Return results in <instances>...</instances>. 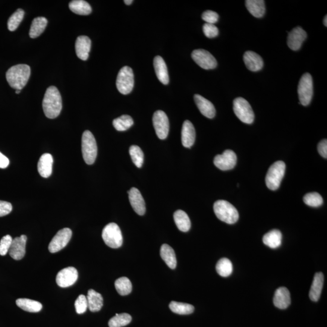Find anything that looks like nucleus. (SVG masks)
Listing matches in <instances>:
<instances>
[{
	"label": "nucleus",
	"instance_id": "obj_34",
	"mask_svg": "<svg viewBox=\"0 0 327 327\" xmlns=\"http://www.w3.org/2000/svg\"><path fill=\"white\" fill-rule=\"evenodd\" d=\"M216 270L219 275L222 277H228L232 274L233 265L230 260L227 258H222L216 266Z\"/></svg>",
	"mask_w": 327,
	"mask_h": 327
},
{
	"label": "nucleus",
	"instance_id": "obj_16",
	"mask_svg": "<svg viewBox=\"0 0 327 327\" xmlns=\"http://www.w3.org/2000/svg\"><path fill=\"white\" fill-rule=\"evenodd\" d=\"M27 236L22 235L14 238L12 242L9 253L12 258L15 260L23 259L26 254V245Z\"/></svg>",
	"mask_w": 327,
	"mask_h": 327
},
{
	"label": "nucleus",
	"instance_id": "obj_10",
	"mask_svg": "<svg viewBox=\"0 0 327 327\" xmlns=\"http://www.w3.org/2000/svg\"><path fill=\"white\" fill-rule=\"evenodd\" d=\"M191 58L197 64L204 70H214L217 67V61L211 53L206 50L197 49L193 51Z\"/></svg>",
	"mask_w": 327,
	"mask_h": 327
},
{
	"label": "nucleus",
	"instance_id": "obj_27",
	"mask_svg": "<svg viewBox=\"0 0 327 327\" xmlns=\"http://www.w3.org/2000/svg\"><path fill=\"white\" fill-rule=\"evenodd\" d=\"M86 298L88 299V308L92 312L99 311L103 307V296L94 290H89Z\"/></svg>",
	"mask_w": 327,
	"mask_h": 327
},
{
	"label": "nucleus",
	"instance_id": "obj_28",
	"mask_svg": "<svg viewBox=\"0 0 327 327\" xmlns=\"http://www.w3.org/2000/svg\"><path fill=\"white\" fill-rule=\"evenodd\" d=\"M283 236L280 230H273L266 233L263 237L264 244L269 247L275 249L280 247Z\"/></svg>",
	"mask_w": 327,
	"mask_h": 327
},
{
	"label": "nucleus",
	"instance_id": "obj_22",
	"mask_svg": "<svg viewBox=\"0 0 327 327\" xmlns=\"http://www.w3.org/2000/svg\"><path fill=\"white\" fill-rule=\"evenodd\" d=\"M274 303L276 307L286 309L291 304V297L289 290L286 287H280L275 293Z\"/></svg>",
	"mask_w": 327,
	"mask_h": 327
},
{
	"label": "nucleus",
	"instance_id": "obj_4",
	"mask_svg": "<svg viewBox=\"0 0 327 327\" xmlns=\"http://www.w3.org/2000/svg\"><path fill=\"white\" fill-rule=\"evenodd\" d=\"M286 164L281 161L275 162L269 168L266 177V184L270 190H276L280 187L286 172Z\"/></svg>",
	"mask_w": 327,
	"mask_h": 327
},
{
	"label": "nucleus",
	"instance_id": "obj_11",
	"mask_svg": "<svg viewBox=\"0 0 327 327\" xmlns=\"http://www.w3.org/2000/svg\"><path fill=\"white\" fill-rule=\"evenodd\" d=\"M153 124L159 139H166L169 133V121L166 113L162 110L155 112L153 116Z\"/></svg>",
	"mask_w": 327,
	"mask_h": 327
},
{
	"label": "nucleus",
	"instance_id": "obj_51",
	"mask_svg": "<svg viewBox=\"0 0 327 327\" xmlns=\"http://www.w3.org/2000/svg\"><path fill=\"white\" fill-rule=\"evenodd\" d=\"M20 92L21 91H20V90H16V93L17 94H19Z\"/></svg>",
	"mask_w": 327,
	"mask_h": 327
},
{
	"label": "nucleus",
	"instance_id": "obj_46",
	"mask_svg": "<svg viewBox=\"0 0 327 327\" xmlns=\"http://www.w3.org/2000/svg\"><path fill=\"white\" fill-rule=\"evenodd\" d=\"M13 211V206L10 203L0 201V217L8 215Z\"/></svg>",
	"mask_w": 327,
	"mask_h": 327
},
{
	"label": "nucleus",
	"instance_id": "obj_13",
	"mask_svg": "<svg viewBox=\"0 0 327 327\" xmlns=\"http://www.w3.org/2000/svg\"><path fill=\"white\" fill-rule=\"evenodd\" d=\"M237 157L235 153L231 150H226L223 154L216 156L214 159L215 166L221 170H229L235 167Z\"/></svg>",
	"mask_w": 327,
	"mask_h": 327
},
{
	"label": "nucleus",
	"instance_id": "obj_7",
	"mask_svg": "<svg viewBox=\"0 0 327 327\" xmlns=\"http://www.w3.org/2000/svg\"><path fill=\"white\" fill-rule=\"evenodd\" d=\"M298 92L300 103L304 106L310 104L313 95V79L310 74L303 75L300 79Z\"/></svg>",
	"mask_w": 327,
	"mask_h": 327
},
{
	"label": "nucleus",
	"instance_id": "obj_26",
	"mask_svg": "<svg viewBox=\"0 0 327 327\" xmlns=\"http://www.w3.org/2000/svg\"><path fill=\"white\" fill-rule=\"evenodd\" d=\"M245 6L252 16L256 18H261L266 13L265 2L263 0H247Z\"/></svg>",
	"mask_w": 327,
	"mask_h": 327
},
{
	"label": "nucleus",
	"instance_id": "obj_40",
	"mask_svg": "<svg viewBox=\"0 0 327 327\" xmlns=\"http://www.w3.org/2000/svg\"><path fill=\"white\" fill-rule=\"evenodd\" d=\"M129 154L134 164L138 168L142 167L144 163V154L140 147L132 146L129 149Z\"/></svg>",
	"mask_w": 327,
	"mask_h": 327
},
{
	"label": "nucleus",
	"instance_id": "obj_43",
	"mask_svg": "<svg viewBox=\"0 0 327 327\" xmlns=\"http://www.w3.org/2000/svg\"><path fill=\"white\" fill-rule=\"evenodd\" d=\"M13 240L10 235H8L3 237L0 241V255L5 256L8 253Z\"/></svg>",
	"mask_w": 327,
	"mask_h": 327
},
{
	"label": "nucleus",
	"instance_id": "obj_39",
	"mask_svg": "<svg viewBox=\"0 0 327 327\" xmlns=\"http://www.w3.org/2000/svg\"><path fill=\"white\" fill-rule=\"evenodd\" d=\"M25 11L22 10V9H19L10 18L8 22V29L10 31L13 32L16 31L18 27L20 25L21 22H22L24 16H25Z\"/></svg>",
	"mask_w": 327,
	"mask_h": 327
},
{
	"label": "nucleus",
	"instance_id": "obj_6",
	"mask_svg": "<svg viewBox=\"0 0 327 327\" xmlns=\"http://www.w3.org/2000/svg\"><path fill=\"white\" fill-rule=\"evenodd\" d=\"M102 238L105 244L110 248H118L122 244L121 231L115 223H110L104 228Z\"/></svg>",
	"mask_w": 327,
	"mask_h": 327
},
{
	"label": "nucleus",
	"instance_id": "obj_20",
	"mask_svg": "<svg viewBox=\"0 0 327 327\" xmlns=\"http://www.w3.org/2000/svg\"><path fill=\"white\" fill-rule=\"evenodd\" d=\"M91 49V40L87 36H80L76 43L77 55L83 61L89 58L90 50Z\"/></svg>",
	"mask_w": 327,
	"mask_h": 327
},
{
	"label": "nucleus",
	"instance_id": "obj_45",
	"mask_svg": "<svg viewBox=\"0 0 327 327\" xmlns=\"http://www.w3.org/2000/svg\"><path fill=\"white\" fill-rule=\"evenodd\" d=\"M202 19L205 21L206 23L212 24L217 23L219 20V16L217 13L212 11H205L202 15Z\"/></svg>",
	"mask_w": 327,
	"mask_h": 327
},
{
	"label": "nucleus",
	"instance_id": "obj_5",
	"mask_svg": "<svg viewBox=\"0 0 327 327\" xmlns=\"http://www.w3.org/2000/svg\"><path fill=\"white\" fill-rule=\"evenodd\" d=\"M82 148L85 163L88 165L94 164L97 157L98 148L97 142L91 132L86 130L83 133Z\"/></svg>",
	"mask_w": 327,
	"mask_h": 327
},
{
	"label": "nucleus",
	"instance_id": "obj_8",
	"mask_svg": "<svg viewBox=\"0 0 327 327\" xmlns=\"http://www.w3.org/2000/svg\"><path fill=\"white\" fill-rule=\"evenodd\" d=\"M233 111L238 118L245 124H250L254 119V114L248 102L239 97L233 101Z\"/></svg>",
	"mask_w": 327,
	"mask_h": 327
},
{
	"label": "nucleus",
	"instance_id": "obj_37",
	"mask_svg": "<svg viewBox=\"0 0 327 327\" xmlns=\"http://www.w3.org/2000/svg\"><path fill=\"white\" fill-rule=\"evenodd\" d=\"M134 124V120L130 116L124 115L116 118L113 121V127L116 130L122 132L127 130Z\"/></svg>",
	"mask_w": 327,
	"mask_h": 327
},
{
	"label": "nucleus",
	"instance_id": "obj_47",
	"mask_svg": "<svg viewBox=\"0 0 327 327\" xmlns=\"http://www.w3.org/2000/svg\"><path fill=\"white\" fill-rule=\"evenodd\" d=\"M318 152L324 158H327V140H323L317 146Z\"/></svg>",
	"mask_w": 327,
	"mask_h": 327
},
{
	"label": "nucleus",
	"instance_id": "obj_19",
	"mask_svg": "<svg viewBox=\"0 0 327 327\" xmlns=\"http://www.w3.org/2000/svg\"><path fill=\"white\" fill-rule=\"evenodd\" d=\"M194 100L201 113L207 118L212 119L216 115L215 108L211 101L200 95H195Z\"/></svg>",
	"mask_w": 327,
	"mask_h": 327
},
{
	"label": "nucleus",
	"instance_id": "obj_36",
	"mask_svg": "<svg viewBox=\"0 0 327 327\" xmlns=\"http://www.w3.org/2000/svg\"><path fill=\"white\" fill-rule=\"evenodd\" d=\"M115 289L121 296H126L130 294L133 290V285L127 278L122 277L116 280L115 283Z\"/></svg>",
	"mask_w": 327,
	"mask_h": 327
},
{
	"label": "nucleus",
	"instance_id": "obj_25",
	"mask_svg": "<svg viewBox=\"0 0 327 327\" xmlns=\"http://www.w3.org/2000/svg\"><path fill=\"white\" fill-rule=\"evenodd\" d=\"M53 159L50 154H44L41 156L38 163V171L43 178H49L52 172Z\"/></svg>",
	"mask_w": 327,
	"mask_h": 327
},
{
	"label": "nucleus",
	"instance_id": "obj_17",
	"mask_svg": "<svg viewBox=\"0 0 327 327\" xmlns=\"http://www.w3.org/2000/svg\"><path fill=\"white\" fill-rule=\"evenodd\" d=\"M128 199L134 211L142 216L146 213V205L142 193L139 189L133 187L128 191Z\"/></svg>",
	"mask_w": 327,
	"mask_h": 327
},
{
	"label": "nucleus",
	"instance_id": "obj_33",
	"mask_svg": "<svg viewBox=\"0 0 327 327\" xmlns=\"http://www.w3.org/2000/svg\"><path fill=\"white\" fill-rule=\"evenodd\" d=\"M69 6L72 12L80 16H88L92 13L91 6L83 0H74L70 2Z\"/></svg>",
	"mask_w": 327,
	"mask_h": 327
},
{
	"label": "nucleus",
	"instance_id": "obj_18",
	"mask_svg": "<svg viewBox=\"0 0 327 327\" xmlns=\"http://www.w3.org/2000/svg\"><path fill=\"white\" fill-rule=\"evenodd\" d=\"M196 138V133L193 124L188 120L183 123L181 140L183 146L186 148H190L194 145Z\"/></svg>",
	"mask_w": 327,
	"mask_h": 327
},
{
	"label": "nucleus",
	"instance_id": "obj_1",
	"mask_svg": "<svg viewBox=\"0 0 327 327\" xmlns=\"http://www.w3.org/2000/svg\"><path fill=\"white\" fill-rule=\"evenodd\" d=\"M43 108L45 115L48 118H56L61 113L62 99L56 87L50 86L46 90L43 101Z\"/></svg>",
	"mask_w": 327,
	"mask_h": 327
},
{
	"label": "nucleus",
	"instance_id": "obj_32",
	"mask_svg": "<svg viewBox=\"0 0 327 327\" xmlns=\"http://www.w3.org/2000/svg\"><path fill=\"white\" fill-rule=\"evenodd\" d=\"M47 25V20L44 17L35 18L32 21L31 29H30L29 36L32 38L39 37L46 29Z\"/></svg>",
	"mask_w": 327,
	"mask_h": 327
},
{
	"label": "nucleus",
	"instance_id": "obj_41",
	"mask_svg": "<svg viewBox=\"0 0 327 327\" xmlns=\"http://www.w3.org/2000/svg\"><path fill=\"white\" fill-rule=\"evenodd\" d=\"M304 202L306 205L313 207V208H317V207L322 206L323 199L320 194L317 192H313V193H309L305 195Z\"/></svg>",
	"mask_w": 327,
	"mask_h": 327
},
{
	"label": "nucleus",
	"instance_id": "obj_38",
	"mask_svg": "<svg viewBox=\"0 0 327 327\" xmlns=\"http://www.w3.org/2000/svg\"><path fill=\"white\" fill-rule=\"evenodd\" d=\"M132 321V317L127 313L116 314L109 321V327H122L127 325Z\"/></svg>",
	"mask_w": 327,
	"mask_h": 327
},
{
	"label": "nucleus",
	"instance_id": "obj_9",
	"mask_svg": "<svg viewBox=\"0 0 327 327\" xmlns=\"http://www.w3.org/2000/svg\"><path fill=\"white\" fill-rule=\"evenodd\" d=\"M134 86V75L132 68L123 67L119 71L116 79V88L123 95H127L133 91Z\"/></svg>",
	"mask_w": 327,
	"mask_h": 327
},
{
	"label": "nucleus",
	"instance_id": "obj_35",
	"mask_svg": "<svg viewBox=\"0 0 327 327\" xmlns=\"http://www.w3.org/2000/svg\"><path fill=\"white\" fill-rule=\"evenodd\" d=\"M169 308L173 313L181 315L190 314L193 313L194 310L193 306L191 304L176 301L171 302Z\"/></svg>",
	"mask_w": 327,
	"mask_h": 327
},
{
	"label": "nucleus",
	"instance_id": "obj_29",
	"mask_svg": "<svg viewBox=\"0 0 327 327\" xmlns=\"http://www.w3.org/2000/svg\"><path fill=\"white\" fill-rule=\"evenodd\" d=\"M160 254L162 259L169 268L175 269L177 265L176 254L173 249L169 245L163 244L161 246Z\"/></svg>",
	"mask_w": 327,
	"mask_h": 327
},
{
	"label": "nucleus",
	"instance_id": "obj_21",
	"mask_svg": "<svg viewBox=\"0 0 327 327\" xmlns=\"http://www.w3.org/2000/svg\"><path fill=\"white\" fill-rule=\"evenodd\" d=\"M244 61L249 71L257 72L262 70L264 66L263 59L257 53L253 51H247L244 55Z\"/></svg>",
	"mask_w": 327,
	"mask_h": 327
},
{
	"label": "nucleus",
	"instance_id": "obj_50",
	"mask_svg": "<svg viewBox=\"0 0 327 327\" xmlns=\"http://www.w3.org/2000/svg\"><path fill=\"white\" fill-rule=\"evenodd\" d=\"M323 25L327 26V16H326L323 19Z\"/></svg>",
	"mask_w": 327,
	"mask_h": 327
},
{
	"label": "nucleus",
	"instance_id": "obj_23",
	"mask_svg": "<svg viewBox=\"0 0 327 327\" xmlns=\"http://www.w3.org/2000/svg\"><path fill=\"white\" fill-rule=\"evenodd\" d=\"M154 68L158 79L163 85H167L169 83V74L166 62L160 56H157L154 58Z\"/></svg>",
	"mask_w": 327,
	"mask_h": 327
},
{
	"label": "nucleus",
	"instance_id": "obj_48",
	"mask_svg": "<svg viewBox=\"0 0 327 327\" xmlns=\"http://www.w3.org/2000/svg\"><path fill=\"white\" fill-rule=\"evenodd\" d=\"M10 165V160L2 153L0 152V168L5 169Z\"/></svg>",
	"mask_w": 327,
	"mask_h": 327
},
{
	"label": "nucleus",
	"instance_id": "obj_15",
	"mask_svg": "<svg viewBox=\"0 0 327 327\" xmlns=\"http://www.w3.org/2000/svg\"><path fill=\"white\" fill-rule=\"evenodd\" d=\"M307 37V33L301 27H296L289 33L287 38L288 46L294 51L298 50Z\"/></svg>",
	"mask_w": 327,
	"mask_h": 327
},
{
	"label": "nucleus",
	"instance_id": "obj_30",
	"mask_svg": "<svg viewBox=\"0 0 327 327\" xmlns=\"http://www.w3.org/2000/svg\"><path fill=\"white\" fill-rule=\"evenodd\" d=\"M174 220L178 229L183 232H187L190 229L191 222L188 216L184 211L178 210L173 215Z\"/></svg>",
	"mask_w": 327,
	"mask_h": 327
},
{
	"label": "nucleus",
	"instance_id": "obj_49",
	"mask_svg": "<svg viewBox=\"0 0 327 327\" xmlns=\"http://www.w3.org/2000/svg\"><path fill=\"white\" fill-rule=\"evenodd\" d=\"M124 2L125 5H130L132 4H133V0H125Z\"/></svg>",
	"mask_w": 327,
	"mask_h": 327
},
{
	"label": "nucleus",
	"instance_id": "obj_14",
	"mask_svg": "<svg viewBox=\"0 0 327 327\" xmlns=\"http://www.w3.org/2000/svg\"><path fill=\"white\" fill-rule=\"evenodd\" d=\"M79 274L73 267L61 270L57 274L56 282L60 287L66 288L73 286L78 280Z\"/></svg>",
	"mask_w": 327,
	"mask_h": 327
},
{
	"label": "nucleus",
	"instance_id": "obj_2",
	"mask_svg": "<svg viewBox=\"0 0 327 327\" xmlns=\"http://www.w3.org/2000/svg\"><path fill=\"white\" fill-rule=\"evenodd\" d=\"M31 68L27 64H18L11 68L7 73V80L11 88L22 91L31 76Z\"/></svg>",
	"mask_w": 327,
	"mask_h": 327
},
{
	"label": "nucleus",
	"instance_id": "obj_31",
	"mask_svg": "<svg viewBox=\"0 0 327 327\" xmlns=\"http://www.w3.org/2000/svg\"><path fill=\"white\" fill-rule=\"evenodd\" d=\"M16 304L18 307L22 308L24 311L31 312V313H37L43 308V305L40 302L26 298L18 299Z\"/></svg>",
	"mask_w": 327,
	"mask_h": 327
},
{
	"label": "nucleus",
	"instance_id": "obj_44",
	"mask_svg": "<svg viewBox=\"0 0 327 327\" xmlns=\"http://www.w3.org/2000/svg\"><path fill=\"white\" fill-rule=\"evenodd\" d=\"M203 29L204 34H205L208 38H215L217 37L219 34V30L217 27L215 25H212V24H205L203 26Z\"/></svg>",
	"mask_w": 327,
	"mask_h": 327
},
{
	"label": "nucleus",
	"instance_id": "obj_3",
	"mask_svg": "<svg viewBox=\"0 0 327 327\" xmlns=\"http://www.w3.org/2000/svg\"><path fill=\"white\" fill-rule=\"evenodd\" d=\"M215 214L219 220L227 224H233L239 220L238 211L232 204L224 200H218L214 206Z\"/></svg>",
	"mask_w": 327,
	"mask_h": 327
},
{
	"label": "nucleus",
	"instance_id": "obj_12",
	"mask_svg": "<svg viewBox=\"0 0 327 327\" xmlns=\"http://www.w3.org/2000/svg\"><path fill=\"white\" fill-rule=\"evenodd\" d=\"M73 232L69 228H64L58 231L49 245V250L50 253H56L64 248L70 241Z\"/></svg>",
	"mask_w": 327,
	"mask_h": 327
},
{
	"label": "nucleus",
	"instance_id": "obj_42",
	"mask_svg": "<svg viewBox=\"0 0 327 327\" xmlns=\"http://www.w3.org/2000/svg\"><path fill=\"white\" fill-rule=\"evenodd\" d=\"M75 307H76L78 314H81L85 313L87 309L88 308V299H87L86 296L81 295L78 297L76 302H75Z\"/></svg>",
	"mask_w": 327,
	"mask_h": 327
},
{
	"label": "nucleus",
	"instance_id": "obj_24",
	"mask_svg": "<svg viewBox=\"0 0 327 327\" xmlns=\"http://www.w3.org/2000/svg\"><path fill=\"white\" fill-rule=\"evenodd\" d=\"M324 277L322 273L318 272L314 275L311 284L309 297L312 301L317 302L319 299L323 289Z\"/></svg>",
	"mask_w": 327,
	"mask_h": 327
}]
</instances>
